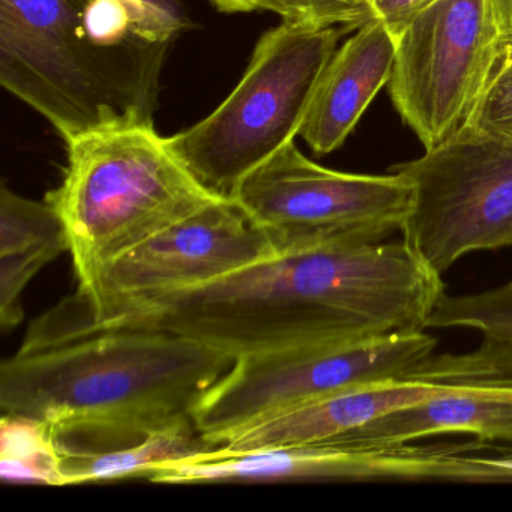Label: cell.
Here are the masks:
<instances>
[{
    "label": "cell",
    "mask_w": 512,
    "mask_h": 512,
    "mask_svg": "<svg viewBox=\"0 0 512 512\" xmlns=\"http://www.w3.org/2000/svg\"><path fill=\"white\" fill-rule=\"evenodd\" d=\"M443 293L442 275L401 239L275 254L103 322L85 320L164 329L238 359L427 331Z\"/></svg>",
    "instance_id": "cell-1"
},
{
    "label": "cell",
    "mask_w": 512,
    "mask_h": 512,
    "mask_svg": "<svg viewBox=\"0 0 512 512\" xmlns=\"http://www.w3.org/2000/svg\"><path fill=\"white\" fill-rule=\"evenodd\" d=\"M233 362L164 329L91 325L61 304L0 365V407L43 421L62 445L115 448L193 419Z\"/></svg>",
    "instance_id": "cell-2"
},
{
    "label": "cell",
    "mask_w": 512,
    "mask_h": 512,
    "mask_svg": "<svg viewBox=\"0 0 512 512\" xmlns=\"http://www.w3.org/2000/svg\"><path fill=\"white\" fill-rule=\"evenodd\" d=\"M181 0H0V85L65 143L154 124Z\"/></svg>",
    "instance_id": "cell-3"
},
{
    "label": "cell",
    "mask_w": 512,
    "mask_h": 512,
    "mask_svg": "<svg viewBox=\"0 0 512 512\" xmlns=\"http://www.w3.org/2000/svg\"><path fill=\"white\" fill-rule=\"evenodd\" d=\"M65 145L64 179L44 200L67 229L77 287L218 197L191 175L155 124L100 131Z\"/></svg>",
    "instance_id": "cell-4"
},
{
    "label": "cell",
    "mask_w": 512,
    "mask_h": 512,
    "mask_svg": "<svg viewBox=\"0 0 512 512\" xmlns=\"http://www.w3.org/2000/svg\"><path fill=\"white\" fill-rule=\"evenodd\" d=\"M344 31L283 20L257 41L232 94L203 121L167 137L206 190L230 199L253 170L295 142Z\"/></svg>",
    "instance_id": "cell-5"
},
{
    "label": "cell",
    "mask_w": 512,
    "mask_h": 512,
    "mask_svg": "<svg viewBox=\"0 0 512 512\" xmlns=\"http://www.w3.org/2000/svg\"><path fill=\"white\" fill-rule=\"evenodd\" d=\"M395 37L389 95L431 149L464 124L512 46V0H430Z\"/></svg>",
    "instance_id": "cell-6"
},
{
    "label": "cell",
    "mask_w": 512,
    "mask_h": 512,
    "mask_svg": "<svg viewBox=\"0 0 512 512\" xmlns=\"http://www.w3.org/2000/svg\"><path fill=\"white\" fill-rule=\"evenodd\" d=\"M392 172L410 185L400 233L437 274L461 257L512 247V143L461 125Z\"/></svg>",
    "instance_id": "cell-7"
},
{
    "label": "cell",
    "mask_w": 512,
    "mask_h": 512,
    "mask_svg": "<svg viewBox=\"0 0 512 512\" xmlns=\"http://www.w3.org/2000/svg\"><path fill=\"white\" fill-rule=\"evenodd\" d=\"M436 344L422 331L242 356L197 404L194 427L208 442L223 445L236 431L292 407L400 379L430 358Z\"/></svg>",
    "instance_id": "cell-8"
},
{
    "label": "cell",
    "mask_w": 512,
    "mask_h": 512,
    "mask_svg": "<svg viewBox=\"0 0 512 512\" xmlns=\"http://www.w3.org/2000/svg\"><path fill=\"white\" fill-rule=\"evenodd\" d=\"M235 200L271 238L277 254L326 245L371 244L400 232L410 203L403 176L338 172L295 142L236 188Z\"/></svg>",
    "instance_id": "cell-9"
},
{
    "label": "cell",
    "mask_w": 512,
    "mask_h": 512,
    "mask_svg": "<svg viewBox=\"0 0 512 512\" xmlns=\"http://www.w3.org/2000/svg\"><path fill=\"white\" fill-rule=\"evenodd\" d=\"M268 233L233 199L217 197L104 266L67 304L103 322L134 305L196 289L275 256Z\"/></svg>",
    "instance_id": "cell-10"
},
{
    "label": "cell",
    "mask_w": 512,
    "mask_h": 512,
    "mask_svg": "<svg viewBox=\"0 0 512 512\" xmlns=\"http://www.w3.org/2000/svg\"><path fill=\"white\" fill-rule=\"evenodd\" d=\"M461 443L413 442L359 445L326 440L256 449L215 446L151 470L146 479L161 484L221 481H452Z\"/></svg>",
    "instance_id": "cell-11"
},
{
    "label": "cell",
    "mask_w": 512,
    "mask_h": 512,
    "mask_svg": "<svg viewBox=\"0 0 512 512\" xmlns=\"http://www.w3.org/2000/svg\"><path fill=\"white\" fill-rule=\"evenodd\" d=\"M449 389L442 383L410 377L359 386L254 422L227 437L220 446L256 449L337 440L374 419L448 394Z\"/></svg>",
    "instance_id": "cell-12"
},
{
    "label": "cell",
    "mask_w": 512,
    "mask_h": 512,
    "mask_svg": "<svg viewBox=\"0 0 512 512\" xmlns=\"http://www.w3.org/2000/svg\"><path fill=\"white\" fill-rule=\"evenodd\" d=\"M397 37L388 25L370 19L332 56L299 136L316 154L337 151L359 119L388 86Z\"/></svg>",
    "instance_id": "cell-13"
},
{
    "label": "cell",
    "mask_w": 512,
    "mask_h": 512,
    "mask_svg": "<svg viewBox=\"0 0 512 512\" xmlns=\"http://www.w3.org/2000/svg\"><path fill=\"white\" fill-rule=\"evenodd\" d=\"M472 434L488 445L512 448V385L464 388L374 419L341 437L359 445H395L437 434Z\"/></svg>",
    "instance_id": "cell-14"
},
{
    "label": "cell",
    "mask_w": 512,
    "mask_h": 512,
    "mask_svg": "<svg viewBox=\"0 0 512 512\" xmlns=\"http://www.w3.org/2000/svg\"><path fill=\"white\" fill-rule=\"evenodd\" d=\"M70 251L67 229L49 202H34L0 190V325L7 332L22 323V295L32 278Z\"/></svg>",
    "instance_id": "cell-15"
},
{
    "label": "cell",
    "mask_w": 512,
    "mask_h": 512,
    "mask_svg": "<svg viewBox=\"0 0 512 512\" xmlns=\"http://www.w3.org/2000/svg\"><path fill=\"white\" fill-rule=\"evenodd\" d=\"M65 485L146 478L155 467L215 448L194 427L193 419L154 431L139 442L106 449H83L59 443Z\"/></svg>",
    "instance_id": "cell-16"
},
{
    "label": "cell",
    "mask_w": 512,
    "mask_h": 512,
    "mask_svg": "<svg viewBox=\"0 0 512 512\" xmlns=\"http://www.w3.org/2000/svg\"><path fill=\"white\" fill-rule=\"evenodd\" d=\"M0 475L7 481L65 487L52 428L28 416H2Z\"/></svg>",
    "instance_id": "cell-17"
},
{
    "label": "cell",
    "mask_w": 512,
    "mask_h": 512,
    "mask_svg": "<svg viewBox=\"0 0 512 512\" xmlns=\"http://www.w3.org/2000/svg\"><path fill=\"white\" fill-rule=\"evenodd\" d=\"M464 125L512 143V46L488 80Z\"/></svg>",
    "instance_id": "cell-18"
},
{
    "label": "cell",
    "mask_w": 512,
    "mask_h": 512,
    "mask_svg": "<svg viewBox=\"0 0 512 512\" xmlns=\"http://www.w3.org/2000/svg\"><path fill=\"white\" fill-rule=\"evenodd\" d=\"M259 10L277 14L287 22L317 23L356 29L368 22L367 13L341 0H256Z\"/></svg>",
    "instance_id": "cell-19"
},
{
    "label": "cell",
    "mask_w": 512,
    "mask_h": 512,
    "mask_svg": "<svg viewBox=\"0 0 512 512\" xmlns=\"http://www.w3.org/2000/svg\"><path fill=\"white\" fill-rule=\"evenodd\" d=\"M428 2L430 0H365V8L370 19L380 20L395 34L404 22Z\"/></svg>",
    "instance_id": "cell-20"
},
{
    "label": "cell",
    "mask_w": 512,
    "mask_h": 512,
    "mask_svg": "<svg viewBox=\"0 0 512 512\" xmlns=\"http://www.w3.org/2000/svg\"><path fill=\"white\" fill-rule=\"evenodd\" d=\"M209 4L224 14L253 13L259 10L256 0H208Z\"/></svg>",
    "instance_id": "cell-21"
},
{
    "label": "cell",
    "mask_w": 512,
    "mask_h": 512,
    "mask_svg": "<svg viewBox=\"0 0 512 512\" xmlns=\"http://www.w3.org/2000/svg\"><path fill=\"white\" fill-rule=\"evenodd\" d=\"M341 2H344V4L350 5V7L358 8V10L364 11V13H367V8H365V0H341ZM370 19V17H368Z\"/></svg>",
    "instance_id": "cell-22"
}]
</instances>
